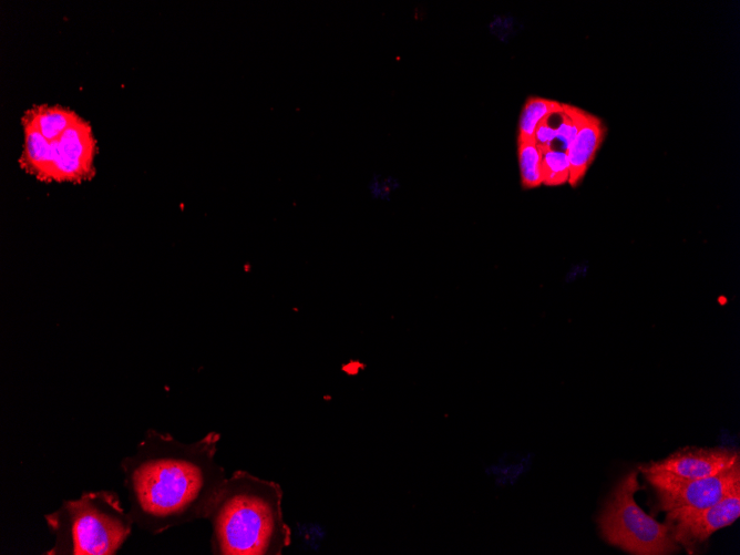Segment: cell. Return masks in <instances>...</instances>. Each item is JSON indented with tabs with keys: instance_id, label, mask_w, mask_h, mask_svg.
I'll return each mask as SVG.
<instances>
[{
	"instance_id": "5",
	"label": "cell",
	"mask_w": 740,
	"mask_h": 555,
	"mask_svg": "<svg viewBox=\"0 0 740 555\" xmlns=\"http://www.w3.org/2000/svg\"><path fill=\"white\" fill-rule=\"evenodd\" d=\"M22 125L24 143L19 163L24 172L42 182L81 183L93 177L96 142L84 119L52 141L30 124Z\"/></svg>"
},
{
	"instance_id": "9",
	"label": "cell",
	"mask_w": 740,
	"mask_h": 555,
	"mask_svg": "<svg viewBox=\"0 0 740 555\" xmlns=\"http://www.w3.org/2000/svg\"><path fill=\"white\" fill-rule=\"evenodd\" d=\"M605 132L603 121L584 110L576 136L566 150L571 186H577L584 178L602 145Z\"/></svg>"
},
{
	"instance_id": "14",
	"label": "cell",
	"mask_w": 740,
	"mask_h": 555,
	"mask_svg": "<svg viewBox=\"0 0 740 555\" xmlns=\"http://www.w3.org/2000/svg\"><path fill=\"white\" fill-rule=\"evenodd\" d=\"M556 126L557 124L551 123L549 114L537 125L534 132V141L541 151L549 147L554 142Z\"/></svg>"
},
{
	"instance_id": "11",
	"label": "cell",
	"mask_w": 740,
	"mask_h": 555,
	"mask_svg": "<svg viewBox=\"0 0 740 555\" xmlns=\"http://www.w3.org/2000/svg\"><path fill=\"white\" fill-rule=\"evenodd\" d=\"M562 109V103L541 97L530 96L520 114L517 142L534 141L537 125L551 113Z\"/></svg>"
},
{
	"instance_id": "3",
	"label": "cell",
	"mask_w": 740,
	"mask_h": 555,
	"mask_svg": "<svg viewBox=\"0 0 740 555\" xmlns=\"http://www.w3.org/2000/svg\"><path fill=\"white\" fill-rule=\"evenodd\" d=\"M54 545L45 555H114L132 532L134 521L114 491L83 492L45 514Z\"/></svg>"
},
{
	"instance_id": "1",
	"label": "cell",
	"mask_w": 740,
	"mask_h": 555,
	"mask_svg": "<svg viewBox=\"0 0 740 555\" xmlns=\"http://www.w3.org/2000/svg\"><path fill=\"white\" fill-rule=\"evenodd\" d=\"M220 434L193 443L169 433L145 432L136 452L121 462L134 524L152 534L206 518L226 479L216 462Z\"/></svg>"
},
{
	"instance_id": "10",
	"label": "cell",
	"mask_w": 740,
	"mask_h": 555,
	"mask_svg": "<svg viewBox=\"0 0 740 555\" xmlns=\"http://www.w3.org/2000/svg\"><path fill=\"white\" fill-rule=\"evenodd\" d=\"M80 116L72 110L60 105H35L22 117V123L30 124L48 141L60 137Z\"/></svg>"
},
{
	"instance_id": "12",
	"label": "cell",
	"mask_w": 740,
	"mask_h": 555,
	"mask_svg": "<svg viewBox=\"0 0 740 555\" xmlns=\"http://www.w3.org/2000/svg\"><path fill=\"white\" fill-rule=\"evenodd\" d=\"M517 157L522 187L532 189L543 184L542 152L535 141L517 142Z\"/></svg>"
},
{
	"instance_id": "7",
	"label": "cell",
	"mask_w": 740,
	"mask_h": 555,
	"mask_svg": "<svg viewBox=\"0 0 740 555\" xmlns=\"http://www.w3.org/2000/svg\"><path fill=\"white\" fill-rule=\"evenodd\" d=\"M739 516L740 490L709 507L667 517V524L677 543L691 553L697 544L707 541L718 530L729 526Z\"/></svg>"
},
{
	"instance_id": "4",
	"label": "cell",
	"mask_w": 740,
	"mask_h": 555,
	"mask_svg": "<svg viewBox=\"0 0 740 555\" xmlns=\"http://www.w3.org/2000/svg\"><path fill=\"white\" fill-rule=\"evenodd\" d=\"M638 472L623 476L614 487L598 517L603 538L610 545L636 555L674 554L679 546L668 524L657 522L636 503L640 489Z\"/></svg>"
},
{
	"instance_id": "13",
	"label": "cell",
	"mask_w": 740,
	"mask_h": 555,
	"mask_svg": "<svg viewBox=\"0 0 740 555\" xmlns=\"http://www.w3.org/2000/svg\"><path fill=\"white\" fill-rule=\"evenodd\" d=\"M541 152L543 184L558 186L568 183L569 161L566 151L547 147Z\"/></svg>"
},
{
	"instance_id": "6",
	"label": "cell",
	"mask_w": 740,
	"mask_h": 555,
	"mask_svg": "<svg viewBox=\"0 0 740 555\" xmlns=\"http://www.w3.org/2000/svg\"><path fill=\"white\" fill-rule=\"evenodd\" d=\"M639 470L656 490L658 508L666 517L709 507L740 490V462L717 475L690 479L661 470Z\"/></svg>"
},
{
	"instance_id": "8",
	"label": "cell",
	"mask_w": 740,
	"mask_h": 555,
	"mask_svg": "<svg viewBox=\"0 0 740 555\" xmlns=\"http://www.w3.org/2000/svg\"><path fill=\"white\" fill-rule=\"evenodd\" d=\"M738 462L739 453L733 449L686 446L645 466L684 477L701 479L727 471Z\"/></svg>"
},
{
	"instance_id": "2",
	"label": "cell",
	"mask_w": 740,
	"mask_h": 555,
	"mask_svg": "<svg viewBox=\"0 0 740 555\" xmlns=\"http://www.w3.org/2000/svg\"><path fill=\"white\" fill-rule=\"evenodd\" d=\"M278 483L247 471L226 476L206 517L215 555H280L291 543Z\"/></svg>"
}]
</instances>
